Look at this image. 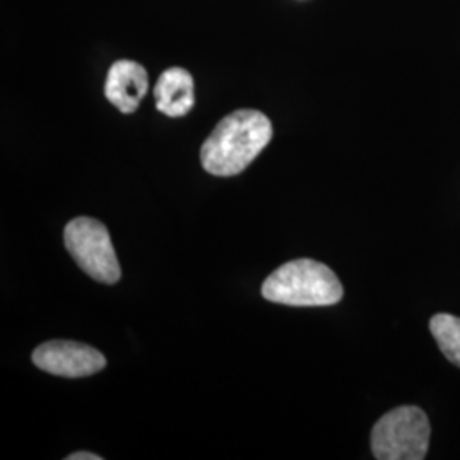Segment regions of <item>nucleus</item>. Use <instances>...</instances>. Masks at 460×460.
<instances>
[{
	"label": "nucleus",
	"mask_w": 460,
	"mask_h": 460,
	"mask_svg": "<svg viewBox=\"0 0 460 460\" xmlns=\"http://www.w3.org/2000/svg\"><path fill=\"white\" fill-rule=\"evenodd\" d=\"M273 137L268 116L256 110H239L226 116L201 147L203 169L218 178L243 172Z\"/></svg>",
	"instance_id": "nucleus-1"
},
{
	"label": "nucleus",
	"mask_w": 460,
	"mask_h": 460,
	"mask_svg": "<svg viewBox=\"0 0 460 460\" xmlns=\"http://www.w3.org/2000/svg\"><path fill=\"white\" fill-rule=\"evenodd\" d=\"M266 300L292 307H324L343 298V285L326 264L296 260L279 266L261 288Z\"/></svg>",
	"instance_id": "nucleus-2"
},
{
	"label": "nucleus",
	"mask_w": 460,
	"mask_h": 460,
	"mask_svg": "<svg viewBox=\"0 0 460 460\" xmlns=\"http://www.w3.org/2000/svg\"><path fill=\"white\" fill-rule=\"evenodd\" d=\"M431 427L418 406L385 412L372 429V452L378 460H421L427 457Z\"/></svg>",
	"instance_id": "nucleus-3"
},
{
	"label": "nucleus",
	"mask_w": 460,
	"mask_h": 460,
	"mask_svg": "<svg viewBox=\"0 0 460 460\" xmlns=\"http://www.w3.org/2000/svg\"><path fill=\"white\" fill-rule=\"evenodd\" d=\"M66 246L75 263L91 279L113 285L121 279V270L108 229L94 218L79 217L66 224Z\"/></svg>",
	"instance_id": "nucleus-4"
},
{
	"label": "nucleus",
	"mask_w": 460,
	"mask_h": 460,
	"mask_svg": "<svg viewBox=\"0 0 460 460\" xmlns=\"http://www.w3.org/2000/svg\"><path fill=\"white\" fill-rule=\"evenodd\" d=\"M33 363L51 376L77 378L102 370L106 367V358L93 346L60 340L38 346L34 349Z\"/></svg>",
	"instance_id": "nucleus-5"
},
{
	"label": "nucleus",
	"mask_w": 460,
	"mask_h": 460,
	"mask_svg": "<svg viewBox=\"0 0 460 460\" xmlns=\"http://www.w3.org/2000/svg\"><path fill=\"white\" fill-rule=\"evenodd\" d=\"M148 89L147 70L132 60H119L110 68L104 94L125 115L137 111Z\"/></svg>",
	"instance_id": "nucleus-6"
},
{
	"label": "nucleus",
	"mask_w": 460,
	"mask_h": 460,
	"mask_svg": "<svg viewBox=\"0 0 460 460\" xmlns=\"http://www.w3.org/2000/svg\"><path fill=\"white\" fill-rule=\"evenodd\" d=\"M154 96L161 113L171 118L188 115L195 106V83L191 74L181 66L167 68L154 87Z\"/></svg>",
	"instance_id": "nucleus-7"
},
{
	"label": "nucleus",
	"mask_w": 460,
	"mask_h": 460,
	"mask_svg": "<svg viewBox=\"0 0 460 460\" xmlns=\"http://www.w3.org/2000/svg\"><path fill=\"white\" fill-rule=\"evenodd\" d=\"M429 331L445 358L460 368V317L452 314H435L429 319Z\"/></svg>",
	"instance_id": "nucleus-8"
},
{
	"label": "nucleus",
	"mask_w": 460,
	"mask_h": 460,
	"mask_svg": "<svg viewBox=\"0 0 460 460\" xmlns=\"http://www.w3.org/2000/svg\"><path fill=\"white\" fill-rule=\"evenodd\" d=\"M66 460H101V456L91 454V452H75V454L68 456Z\"/></svg>",
	"instance_id": "nucleus-9"
}]
</instances>
